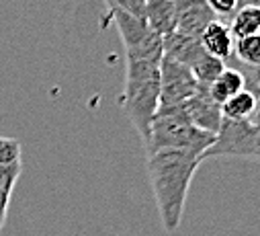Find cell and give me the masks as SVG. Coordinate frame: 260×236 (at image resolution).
<instances>
[{"mask_svg":"<svg viewBox=\"0 0 260 236\" xmlns=\"http://www.w3.org/2000/svg\"><path fill=\"white\" fill-rule=\"evenodd\" d=\"M203 158L188 150H160L148 154V176L158 205V214L166 232H176L190 183Z\"/></svg>","mask_w":260,"mask_h":236,"instance_id":"obj_1","label":"cell"},{"mask_svg":"<svg viewBox=\"0 0 260 236\" xmlns=\"http://www.w3.org/2000/svg\"><path fill=\"white\" fill-rule=\"evenodd\" d=\"M127 70L121 97V109L142 140H148L152 120L160 107V60L158 57L125 55Z\"/></svg>","mask_w":260,"mask_h":236,"instance_id":"obj_2","label":"cell"},{"mask_svg":"<svg viewBox=\"0 0 260 236\" xmlns=\"http://www.w3.org/2000/svg\"><path fill=\"white\" fill-rule=\"evenodd\" d=\"M213 140H215L213 134L199 130L190 122L184 107L176 105V107H158L144 146L148 154L160 150H188L203 158V154L209 150Z\"/></svg>","mask_w":260,"mask_h":236,"instance_id":"obj_3","label":"cell"},{"mask_svg":"<svg viewBox=\"0 0 260 236\" xmlns=\"http://www.w3.org/2000/svg\"><path fill=\"white\" fill-rule=\"evenodd\" d=\"M225 156H238V158H260V136L250 120L234 122V120H221V126L215 134L213 144L203 154L205 158H225Z\"/></svg>","mask_w":260,"mask_h":236,"instance_id":"obj_4","label":"cell"},{"mask_svg":"<svg viewBox=\"0 0 260 236\" xmlns=\"http://www.w3.org/2000/svg\"><path fill=\"white\" fill-rule=\"evenodd\" d=\"M109 15L121 35V41L125 45V55H138V57H158L164 55L162 49V37L150 29L146 19L134 17L121 9L107 7Z\"/></svg>","mask_w":260,"mask_h":236,"instance_id":"obj_5","label":"cell"},{"mask_svg":"<svg viewBox=\"0 0 260 236\" xmlns=\"http://www.w3.org/2000/svg\"><path fill=\"white\" fill-rule=\"evenodd\" d=\"M199 91V82L192 76L190 68L162 55L160 60V107L184 105Z\"/></svg>","mask_w":260,"mask_h":236,"instance_id":"obj_6","label":"cell"},{"mask_svg":"<svg viewBox=\"0 0 260 236\" xmlns=\"http://www.w3.org/2000/svg\"><path fill=\"white\" fill-rule=\"evenodd\" d=\"M184 111L186 115L190 117V122L197 126L199 130L203 132H209V134H217L219 126H221V120H223V115H221V105L209 95L207 88H201L194 93L184 105Z\"/></svg>","mask_w":260,"mask_h":236,"instance_id":"obj_7","label":"cell"},{"mask_svg":"<svg viewBox=\"0 0 260 236\" xmlns=\"http://www.w3.org/2000/svg\"><path fill=\"white\" fill-rule=\"evenodd\" d=\"M176 9V31L201 37L205 27L217 19V15L209 9L207 0H174Z\"/></svg>","mask_w":260,"mask_h":236,"instance_id":"obj_8","label":"cell"},{"mask_svg":"<svg viewBox=\"0 0 260 236\" xmlns=\"http://www.w3.org/2000/svg\"><path fill=\"white\" fill-rule=\"evenodd\" d=\"M162 49H164V55L172 57V60H176L188 68L197 62L201 55L207 53L205 47L201 45L199 37H192V35L180 33V31H172L170 35L162 37Z\"/></svg>","mask_w":260,"mask_h":236,"instance_id":"obj_9","label":"cell"},{"mask_svg":"<svg viewBox=\"0 0 260 236\" xmlns=\"http://www.w3.org/2000/svg\"><path fill=\"white\" fill-rule=\"evenodd\" d=\"M199 39H201V45L205 47L207 53L219 57V60H223V62L230 60V57L234 55V43H236V39L232 35V29H230L228 21H223V19L211 21L205 27V31L201 33Z\"/></svg>","mask_w":260,"mask_h":236,"instance_id":"obj_10","label":"cell"},{"mask_svg":"<svg viewBox=\"0 0 260 236\" xmlns=\"http://www.w3.org/2000/svg\"><path fill=\"white\" fill-rule=\"evenodd\" d=\"M146 23L160 37L176 31V9L174 0H148L146 3Z\"/></svg>","mask_w":260,"mask_h":236,"instance_id":"obj_11","label":"cell"},{"mask_svg":"<svg viewBox=\"0 0 260 236\" xmlns=\"http://www.w3.org/2000/svg\"><path fill=\"white\" fill-rule=\"evenodd\" d=\"M244 88H246V76H244V72L238 70V68H225V70L211 82V86H209L207 91H209V95H211L219 105H223L230 97H234L236 93H240V91H244Z\"/></svg>","mask_w":260,"mask_h":236,"instance_id":"obj_12","label":"cell"},{"mask_svg":"<svg viewBox=\"0 0 260 236\" xmlns=\"http://www.w3.org/2000/svg\"><path fill=\"white\" fill-rule=\"evenodd\" d=\"M228 25H230V29H232L234 39L260 33V7H254V5L240 7V9L228 19Z\"/></svg>","mask_w":260,"mask_h":236,"instance_id":"obj_13","label":"cell"},{"mask_svg":"<svg viewBox=\"0 0 260 236\" xmlns=\"http://www.w3.org/2000/svg\"><path fill=\"white\" fill-rule=\"evenodd\" d=\"M256 95L248 88L236 93L234 97H230L223 105H221V115L225 120H234V122H242V120H250L254 109H256Z\"/></svg>","mask_w":260,"mask_h":236,"instance_id":"obj_14","label":"cell"},{"mask_svg":"<svg viewBox=\"0 0 260 236\" xmlns=\"http://www.w3.org/2000/svg\"><path fill=\"white\" fill-rule=\"evenodd\" d=\"M223 70H225V62L219 60V57H215V55H211V53L201 55L199 60L190 66V72H192L194 78H197V82H199L201 88H209L211 82H213Z\"/></svg>","mask_w":260,"mask_h":236,"instance_id":"obj_15","label":"cell"},{"mask_svg":"<svg viewBox=\"0 0 260 236\" xmlns=\"http://www.w3.org/2000/svg\"><path fill=\"white\" fill-rule=\"evenodd\" d=\"M234 55L248 68L260 66V33L240 37L234 43Z\"/></svg>","mask_w":260,"mask_h":236,"instance_id":"obj_16","label":"cell"},{"mask_svg":"<svg viewBox=\"0 0 260 236\" xmlns=\"http://www.w3.org/2000/svg\"><path fill=\"white\" fill-rule=\"evenodd\" d=\"M23 148L17 138H5L0 136V164H15L23 162Z\"/></svg>","mask_w":260,"mask_h":236,"instance_id":"obj_17","label":"cell"},{"mask_svg":"<svg viewBox=\"0 0 260 236\" xmlns=\"http://www.w3.org/2000/svg\"><path fill=\"white\" fill-rule=\"evenodd\" d=\"M23 170V162H15V164H0V191L5 193H13L19 176Z\"/></svg>","mask_w":260,"mask_h":236,"instance_id":"obj_18","label":"cell"},{"mask_svg":"<svg viewBox=\"0 0 260 236\" xmlns=\"http://www.w3.org/2000/svg\"><path fill=\"white\" fill-rule=\"evenodd\" d=\"M146 3L148 0H105L107 7H115V9H121L134 17H140V19H146Z\"/></svg>","mask_w":260,"mask_h":236,"instance_id":"obj_19","label":"cell"},{"mask_svg":"<svg viewBox=\"0 0 260 236\" xmlns=\"http://www.w3.org/2000/svg\"><path fill=\"white\" fill-rule=\"evenodd\" d=\"M207 5L217 15V19L228 21L240 9V0H207Z\"/></svg>","mask_w":260,"mask_h":236,"instance_id":"obj_20","label":"cell"},{"mask_svg":"<svg viewBox=\"0 0 260 236\" xmlns=\"http://www.w3.org/2000/svg\"><path fill=\"white\" fill-rule=\"evenodd\" d=\"M11 197L13 193H5L0 191V230L7 224V216H9V208H11Z\"/></svg>","mask_w":260,"mask_h":236,"instance_id":"obj_21","label":"cell"},{"mask_svg":"<svg viewBox=\"0 0 260 236\" xmlns=\"http://www.w3.org/2000/svg\"><path fill=\"white\" fill-rule=\"evenodd\" d=\"M250 122H252V126L256 128V132L260 136V97H258V103H256V109H254V113L250 117Z\"/></svg>","mask_w":260,"mask_h":236,"instance_id":"obj_22","label":"cell"}]
</instances>
